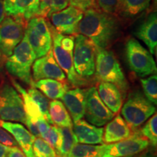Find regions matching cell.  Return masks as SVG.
<instances>
[{"label": "cell", "mask_w": 157, "mask_h": 157, "mask_svg": "<svg viewBox=\"0 0 157 157\" xmlns=\"http://www.w3.org/2000/svg\"><path fill=\"white\" fill-rule=\"evenodd\" d=\"M34 157H36V156H34Z\"/></svg>", "instance_id": "cell-45"}, {"label": "cell", "mask_w": 157, "mask_h": 157, "mask_svg": "<svg viewBox=\"0 0 157 157\" xmlns=\"http://www.w3.org/2000/svg\"><path fill=\"white\" fill-rule=\"evenodd\" d=\"M156 113V107L140 90L129 94L121 114L131 129L136 130Z\"/></svg>", "instance_id": "cell-5"}, {"label": "cell", "mask_w": 157, "mask_h": 157, "mask_svg": "<svg viewBox=\"0 0 157 157\" xmlns=\"http://www.w3.org/2000/svg\"><path fill=\"white\" fill-rule=\"evenodd\" d=\"M146 138L136 135L126 140L102 145L101 157H129L134 156L144 151L149 146Z\"/></svg>", "instance_id": "cell-12"}, {"label": "cell", "mask_w": 157, "mask_h": 157, "mask_svg": "<svg viewBox=\"0 0 157 157\" xmlns=\"http://www.w3.org/2000/svg\"><path fill=\"white\" fill-rule=\"evenodd\" d=\"M151 0H119V13L124 17H133L146 10Z\"/></svg>", "instance_id": "cell-25"}, {"label": "cell", "mask_w": 157, "mask_h": 157, "mask_svg": "<svg viewBox=\"0 0 157 157\" xmlns=\"http://www.w3.org/2000/svg\"><path fill=\"white\" fill-rule=\"evenodd\" d=\"M129 157H133V156H129Z\"/></svg>", "instance_id": "cell-44"}, {"label": "cell", "mask_w": 157, "mask_h": 157, "mask_svg": "<svg viewBox=\"0 0 157 157\" xmlns=\"http://www.w3.org/2000/svg\"><path fill=\"white\" fill-rule=\"evenodd\" d=\"M134 34L146 44L151 54L156 53L157 45V13L156 11L152 12L147 16L139 25Z\"/></svg>", "instance_id": "cell-19"}, {"label": "cell", "mask_w": 157, "mask_h": 157, "mask_svg": "<svg viewBox=\"0 0 157 157\" xmlns=\"http://www.w3.org/2000/svg\"><path fill=\"white\" fill-rule=\"evenodd\" d=\"M157 116L155 113L154 116L147 121L141 129V135L146 137L152 146L156 147L157 145Z\"/></svg>", "instance_id": "cell-31"}, {"label": "cell", "mask_w": 157, "mask_h": 157, "mask_svg": "<svg viewBox=\"0 0 157 157\" xmlns=\"http://www.w3.org/2000/svg\"><path fill=\"white\" fill-rule=\"evenodd\" d=\"M68 5L76 7L82 12L90 9H100L95 0H68Z\"/></svg>", "instance_id": "cell-34"}, {"label": "cell", "mask_w": 157, "mask_h": 157, "mask_svg": "<svg viewBox=\"0 0 157 157\" xmlns=\"http://www.w3.org/2000/svg\"><path fill=\"white\" fill-rule=\"evenodd\" d=\"M62 133V146L58 154V157H68L71 150L78 143L72 127H60Z\"/></svg>", "instance_id": "cell-27"}, {"label": "cell", "mask_w": 157, "mask_h": 157, "mask_svg": "<svg viewBox=\"0 0 157 157\" xmlns=\"http://www.w3.org/2000/svg\"><path fill=\"white\" fill-rule=\"evenodd\" d=\"M8 148L9 147L4 146L0 143V157H6L8 151Z\"/></svg>", "instance_id": "cell-41"}, {"label": "cell", "mask_w": 157, "mask_h": 157, "mask_svg": "<svg viewBox=\"0 0 157 157\" xmlns=\"http://www.w3.org/2000/svg\"><path fill=\"white\" fill-rule=\"evenodd\" d=\"M84 15L80 10L68 6L62 10L51 15V22L56 31L63 35H77L78 27Z\"/></svg>", "instance_id": "cell-13"}, {"label": "cell", "mask_w": 157, "mask_h": 157, "mask_svg": "<svg viewBox=\"0 0 157 157\" xmlns=\"http://www.w3.org/2000/svg\"><path fill=\"white\" fill-rule=\"evenodd\" d=\"M97 47L87 37L76 35L73 52L74 66L76 73L84 78L91 77L95 72V56Z\"/></svg>", "instance_id": "cell-7"}, {"label": "cell", "mask_w": 157, "mask_h": 157, "mask_svg": "<svg viewBox=\"0 0 157 157\" xmlns=\"http://www.w3.org/2000/svg\"><path fill=\"white\" fill-rule=\"evenodd\" d=\"M102 145L94 146L77 143L71 150L68 157H101Z\"/></svg>", "instance_id": "cell-26"}, {"label": "cell", "mask_w": 157, "mask_h": 157, "mask_svg": "<svg viewBox=\"0 0 157 157\" xmlns=\"http://www.w3.org/2000/svg\"><path fill=\"white\" fill-rule=\"evenodd\" d=\"M27 92H28L29 95L32 98V99L36 102L37 105H39L45 120L48 121L50 125H53V122L51 120L50 113H49L50 102L48 101V98L42 92H40L39 90H37L36 88L34 87L29 88L27 90Z\"/></svg>", "instance_id": "cell-28"}, {"label": "cell", "mask_w": 157, "mask_h": 157, "mask_svg": "<svg viewBox=\"0 0 157 157\" xmlns=\"http://www.w3.org/2000/svg\"><path fill=\"white\" fill-rule=\"evenodd\" d=\"M12 82H13L15 87L16 88L17 91L21 94V98H22L23 107H24L26 118H29V119L34 121V122H36L39 119H43L44 117H43L42 111L39 109V105L32 99V98L29 95L28 92L15 80L12 79Z\"/></svg>", "instance_id": "cell-24"}, {"label": "cell", "mask_w": 157, "mask_h": 157, "mask_svg": "<svg viewBox=\"0 0 157 157\" xmlns=\"http://www.w3.org/2000/svg\"><path fill=\"white\" fill-rule=\"evenodd\" d=\"M100 10L108 14L116 15L119 13V0H95Z\"/></svg>", "instance_id": "cell-33"}, {"label": "cell", "mask_w": 157, "mask_h": 157, "mask_svg": "<svg viewBox=\"0 0 157 157\" xmlns=\"http://www.w3.org/2000/svg\"><path fill=\"white\" fill-rule=\"evenodd\" d=\"M0 143L7 147L18 146V144L13 135L10 134L6 129L0 127Z\"/></svg>", "instance_id": "cell-36"}, {"label": "cell", "mask_w": 157, "mask_h": 157, "mask_svg": "<svg viewBox=\"0 0 157 157\" xmlns=\"http://www.w3.org/2000/svg\"><path fill=\"white\" fill-rule=\"evenodd\" d=\"M84 115L87 120L96 127L106 124L114 117V113L111 112L101 101L95 87H90L86 91Z\"/></svg>", "instance_id": "cell-11"}, {"label": "cell", "mask_w": 157, "mask_h": 157, "mask_svg": "<svg viewBox=\"0 0 157 157\" xmlns=\"http://www.w3.org/2000/svg\"><path fill=\"white\" fill-rule=\"evenodd\" d=\"M2 58H3V57H2V56L1 52H0V65H1V63H2Z\"/></svg>", "instance_id": "cell-42"}, {"label": "cell", "mask_w": 157, "mask_h": 157, "mask_svg": "<svg viewBox=\"0 0 157 157\" xmlns=\"http://www.w3.org/2000/svg\"><path fill=\"white\" fill-rule=\"evenodd\" d=\"M101 101L113 113H117L123 105L124 97L117 86L109 82H101L98 87Z\"/></svg>", "instance_id": "cell-21"}, {"label": "cell", "mask_w": 157, "mask_h": 157, "mask_svg": "<svg viewBox=\"0 0 157 157\" xmlns=\"http://www.w3.org/2000/svg\"><path fill=\"white\" fill-rule=\"evenodd\" d=\"M34 87L42 92L47 98L52 100L61 99L69 89L66 82H60L52 78H44L35 82Z\"/></svg>", "instance_id": "cell-22"}, {"label": "cell", "mask_w": 157, "mask_h": 157, "mask_svg": "<svg viewBox=\"0 0 157 157\" xmlns=\"http://www.w3.org/2000/svg\"><path fill=\"white\" fill-rule=\"evenodd\" d=\"M52 0H39L37 17H42L44 18L50 17L52 15Z\"/></svg>", "instance_id": "cell-35"}, {"label": "cell", "mask_w": 157, "mask_h": 157, "mask_svg": "<svg viewBox=\"0 0 157 157\" xmlns=\"http://www.w3.org/2000/svg\"><path fill=\"white\" fill-rule=\"evenodd\" d=\"M132 129L121 115L118 114L106 124L103 129V143L109 144L126 140L134 136Z\"/></svg>", "instance_id": "cell-18"}, {"label": "cell", "mask_w": 157, "mask_h": 157, "mask_svg": "<svg viewBox=\"0 0 157 157\" xmlns=\"http://www.w3.org/2000/svg\"><path fill=\"white\" fill-rule=\"evenodd\" d=\"M33 78L35 82L44 78H52L66 82V76L54 58L52 49L45 56L35 60L32 66Z\"/></svg>", "instance_id": "cell-14"}, {"label": "cell", "mask_w": 157, "mask_h": 157, "mask_svg": "<svg viewBox=\"0 0 157 157\" xmlns=\"http://www.w3.org/2000/svg\"><path fill=\"white\" fill-rule=\"evenodd\" d=\"M27 23L21 20L7 17L0 23V52L3 58H8L25 35Z\"/></svg>", "instance_id": "cell-10"}, {"label": "cell", "mask_w": 157, "mask_h": 157, "mask_svg": "<svg viewBox=\"0 0 157 157\" xmlns=\"http://www.w3.org/2000/svg\"><path fill=\"white\" fill-rule=\"evenodd\" d=\"M36 58L34 51L25 34L11 56L7 58L5 68L12 76L32 87L34 82L31 77V67Z\"/></svg>", "instance_id": "cell-4"}, {"label": "cell", "mask_w": 157, "mask_h": 157, "mask_svg": "<svg viewBox=\"0 0 157 157\" xmlns=\"http://www.w3.org/2000/svg\"><path fill=\"white\" fill-rule=\"evenodd\" d=\"M39 0H4L5 15L21 20L25 23L37 17Z\"/></svg>", "instance_id": "cell-15"}, {"label": "cell", "mask_w": 157, "mask_h": 157, "mask_svg": "<svg viewBox=\"0 0 157 157\" xmlns=\"http://www.w3.org/2000/svg\"><path fill=\"white\" fill-rule=\"evenodd\" d=\"M5 9H4V1L0 0V23L5 18Z\"/></svg>", "instance_id": "cell-40"}, {"label": "cell", "mask_w": 157, "mask_h": 157, "mask_svg": "<svg viewBox=\"0 0 157 157\" xmlns=\"http://www.w3.org/2000/svg\"><path fill=\"white\" fill-rule=\"evenodd\" d=\"M25 113L23 102L18 92L8 84L0 88V119L25 124Z\"/></svg>", "instance_id": "cell-9"}, {"label": "cell", "mask_w": 157, "mask_h": 157, "mask_svg": "<svg viewBox=\"0 0 157 157\" xmlns=\"http://www.w3.org/2000/svg\"><path fill=\"white\" fill-rule=\"evenodd\" d=\"M143 94L149 101L154 105L157 104V76L152 74L147 78L140 79Z\"/></svg>", "instance_id": "cell-29"}, {"label": "cell", "mask_w": 157, "mask_h": 157, "mask_svg": "<svg viewBox=\"0 0 157 157\" xmlns=\"http://www.w3.org/2000/svg\"><path fill=\"white\" fill-rule=\"evenodd\" d=\"M25 124L29 128V132L34 135L35 137H40V133H39L38 127H37L36 122L31 121L29 118H25Z\"/></svg>", "instance_id": "cell-38"}, {"label": "cell", "mask_w": 157, "mask_h": 157, "mask_svg": "<svg viewBox=\"0 0 157 157\" xmlns=\"http://www.w3.org/2000/svg\"><path fill=\"white\" fill-rule=\"evenodd\" d=\"M95 73L101 82H109L117 86L124 98H125L129 88L128 82L119 60L111 51L97 48Z\"/></svg>", "instance_id": "cell-3"}, {"label": "cell", "mask_w": 157, "mask_h": 157, "mask_svg": "<svg viewBox=\"0 0 157 157\" xmlns=\"http://www.w3.org/2000/svg\"><path fill=\"white\" fill-rule=\"evenodd\" d=\"M2 120H1V119H0V127H1V124H2Z\"/></svg>", "instance_id": "cell-43"}, {"label": "cell", "mask_w": 157, "mask_h": 157, "mask_svg": "<svg viewBox=\"0 0 157 157\" xmlns=\"http://www.w3.org/2000/svg\"><path fill=\"white\" fill-rule=\"evenodd\" d=\"M78 33L87 37L97 48L107 49L117 39L120 31L119 21L115 15L100 9L85 11L78 23Z\"/></svg>", "instance_id": "cell-1"}, {"label": "cell", "mask_w": 157, "mask_h": 157, "mask_svg": "<svg viewBox=\"0 0 157 157\" xmlns=\"http://www.w3.org/2000/svg\"><path fill=\"white\" fill-rule=\"evenodd\" d=\"M87 90L76 87L68 90L61 98L65 107L69 111L74 121L82 119L84 117Z\"/></svg>", "instance_id": "cell-17"}, {"label": "cell", "mask_w": 157, "mask_h": 157, "mask_svg": "<svg viewBox=\"0 0 157 157\" xmlns=\"http://www.w3.org/2000/svg\"><path fill=\"white\" fill-rule=\"evenodd\" d=\"M41 137L47 143H48L54 149H56V151L58 154L61 148L63 142L62 133L60 127L54 124L50 125V129L46 134L42 135Z\"/></svg>", "instance_id": "cell-32"}, {"label": "cell", "mask_w": 157, "mask_h": 157, "mask_svg": "<svg viewBox=\"0 0 157 157\" xmlns=\"http://www.w3.org/2000/svg\"><path fill=\"white\" fill-rule=\"evenodd\" d=\"M125 55L129 68L138 76L143 78L156 74V65L153 55L135 39L131 37L127 40Z\"/></svg>", "instance_id": "cell-6"}, {"label": "cell", "mask_w": 157, "mask_h": 157, "mask_svg": "<svg viewBox=\"0 0 157 157\" xmlns=\"http://www.w3.org/2000/svg\"><path fill=\"white\" fill-rule=\"evenodd\" d=\"M25 34L36 58L45 56L52 49V34L50 25L44 17H34L29 20L25 26Z\"/></svg>", "instance_id": "cell-8"}, {"label": "cell", "mask_w": 157, "mask_h": 157, "mask_svg": "<svg viewBox=\"0 0 157 157\" xmlns=\"http://www.w3.org/2000/svg\"><path fill=\"white\" fill-rule=\"evenodd\" d=\"M49 113L51 120L58 127H72L73 121L62 102L54 100L49 105Z\"/></svg>", "instance_id": "cell-23"}, {"label": "cell", "mask_w": 157, "mask_h": 157, "mask_svg": "<svg viewBox=\"0 0 157 157\" xmlns=\"http://www.w3.org/2000/svg\"><path fill=\"white\" fill-rule=\"evenodd\" d=\"M68 0H52V14L56 12L60 11L68 7Z\"/></svg>", "instance_id": "cell-37"}, {"label": "cell", "mask_w": 157, "mask_h": 157, "mask_svg": "<svg viewBox=\"0 0 157 157\" xmlns=\"http://www.w3.org/2000/svg\"><path fill=\"white\" fill-rule=\"evenodd\" d=\"M6 157H26L24 153L18 146L9 147Z\"/></svg>", "instance_id": "cell-39"}, {"label": "cell", "mask_w": 157, "mask_h": 157, "mask_svg": "<svg viewBox=\"0 0 157 157\" xmlns=\"http://www.w3.org/2000/svg\"><path fill=\"white\" fill-rule=\"evenodd\" d=\"M1 127L11 133L13 137L21 148L26 157H34L33 143L35 137L24 126L19 123H13L9 121H2Z\"/></svg>", "instance_id": "cell-20"}, {"label": "cell", "mask_w": 157, "mask_h": 157, "mask_svg": "<svg viewBox=\"0 0 157 157\" xmlns=\"http://www.w3.org/2000/svg\"><path fill=\"white\" fill-rule=\"evenodd\" d=\"M33 153L36 157H58L56 150L42 137H35Z\"/></svg>", "instance_id": "cell-30"}, {"label": "cell", "mask_w": 157, "mask_h": 157, "mask_svg": "<svg viewBox=\"0 0 157 157\" xmlns=\"http://www.w3.org/2000/svg\"><path fill=\"white\" fill-rule=\"evenodd\" d=\"M72 129L78 143L88 145L103 144V127H96L82 119L74 121Z\"/></svg>", "instance_id": "cell-16"}, {"label": "cell", "mask_w": 157, "mask_h": 157, "mask_svg": "<svg viewBox=\"0 0 157 157\" xmlns=\"http://www.w3.org/2000/svg\"><path fill=\"white\" fill-rule=\"evenodd\" d=\"M50 29L52 38V52L57 63L67 76L68 81L76 87L86 84L84 78L76 73L74 66L73 52L75 37L71 35H63Z\"/></svg>", "instance_id": "cell-2"}]
</instances>
